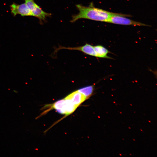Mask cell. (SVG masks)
<instances>
[{
    "mask_svg": "<svg viewBox=\"0 0 157 157\" xmlns=\"http://www.w3.org/2000/svg\"><path fill=\"white\" fill-rule=\"evenodd\" d=\"M76 7L79 11V13L72 16L71 21V22H74L81 19L107 22L112 17L119 14L110 12L95 7L92 3H90L88 6H84L81 4H77Z\"/></svg>",
    "mask_w": 157,
    "mask_h": 157,
    "instance_id": "cell-1",
    "label": "cell"
},
{
    "mask_svg": "<svg viewBox=\"0 0 157 157\" xmlns=\"http://www.w3.org/2000/svg\"><path fill=\"white\" fill-rule=\"evenodd\" d=\"M131 16V15H129L119 13L118 15L112 17L109 19L107 22L126 25L150 26L142 23L133 21L125 17Z\"/></svg>",
    "mask_w": 157,
    "mask_h": 157,
    "instance_id": "cell-2",
    "label": "cell"
},
{
    "mask_svg": "<svg viewBox=\"0 0 157 157\" xmlns=\"http://www.w3.org/2000/svg\"><path fill=\"white\" fill-rule=\"evenodd\" d=\"M10 7L11 12L14 16L18 14L22 16H33L32 12L25 3L19 5L13 3Z\"/></svg>",
    "mask_w": 157,
    "mask_h": 157,
    "instance_id": "cell-3",
    "label": "cell"
},
{
    "mask_svg": "<svg viewBox=\"0 0 157 157\" xmlns=\"http://www.w3.org/2000/svg\"><path fill=\"white\" fill-rule=\"evenodd\" d=\"M50 108L54 109L60 113L68 115L69 110V103L67 100L64 99L54 103Z\"/></svg>",
    "mask_w": 157,
    "mask_h": 157,
    "instance_id": "cell-4",
    "label": "cell"
},
{
    "mask_svg": "<svg viewBox=\"0 0 157 157\" xmlns=\"http://www.w3.org/2000/svg\"><path fill=\"white\" fill-rule=\"evenodd\" d=\"M65 99L69 100L78 107L87 99L84 95L77 90L72 92L66 97Z\"/></svg>",
    "mask_w": 157,
    "mask_h": 157,
    "instance_id": "cell-5",
    "label": "cell"
},
{
    "mask_svg": "<svg viewBox=\"0 0 157 157\" xmlns=\"http://www.w3.org/2000/svg\"><path fill=\"white\" fill-rule=\"evenodd\" d=\"M62 49L79 50L87 54L97 57V55L94 46L88 44H86L83 46L75 47H60L58 48V50Z\"/></svg>",
    "mask_w": 157,
    "mask_h": 157,
    "instance_id": "cell-6",
    "label": "cell"
},
{
    "mask_svg": "<svg viewBox=\"0 0 157 157\" xmlns=\"http://www.w3.org/2000/svg\"><path fill=\"white\" fill-rule=\"evenodd\" d=\"M31 12L33 16L38 18L41 21H45L47 17H49L51 15V13L43 10L38 5Z\"/></svg>",
    "mask_w": 157,
    "mask_h": 157,
    "instance_id": "cell-7",
    "label": "cell"
},
{
    "mask_svg": "<svg viewBox=\"0 0 157 157\" xmlns=\"http://www.w3.org/2000/svg\"><path fill=\"white\" fill-rule=\"evenodd\" d=\"M94 49L97 55V57L113 59L108 56V54L111 52L106 48L101 45H97L94 46Z\"/></svg>",
    "mask_w": 157,
    "mask_h": 157,
    "instance_id": "cell-8",
    "label": "cell"
},
{
    "mask_svg": "<svg viewBox=\"0 0 157 157\" xmlns=\"http://www.w3.org/2000/svg\"><path fill=\"white\" fill-rule=\"evenodd\" d=\"M94 90V85H92L82 88L77 90L84 95L87 99L92 95Z\"/></svg>",
    "mask_w": 157,
    "mask_h": 157,
    "instance_id": "cell-9",
    "label": "cell"
},
{
    "mask_svg": "<svg viewBox=\"0 0 157 157\" xmlns=\"http://www.w3.org/2000/svg\"><path fill=\"white\" fill-rule=\"evenodd\" d=\"M24 1L25 3L31 12L34 9L37 5L34 0H24Z\"/></svg>",
    "mask_w": 157,
    "mask_h": 157,
    "instance_id": "cell-10",
    "label": "cell"
}]
</instances>
